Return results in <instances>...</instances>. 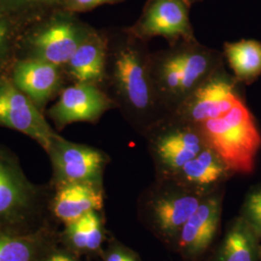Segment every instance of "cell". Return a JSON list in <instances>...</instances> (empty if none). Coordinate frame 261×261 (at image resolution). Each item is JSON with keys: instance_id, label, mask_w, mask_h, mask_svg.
Here are the masks:
<instances>
[{"instance_id": "obj_13", "label": "cell", "mask_w": 261, "mask_h": 261, "mask_svg": "<svg viewBox=\"0 0 261 261\" xmlns=\"http://www.w3.org/2000/svg\"><path fill=\"white\" fill-rule=\"evenodd\" d=\"M113 108L115 103L102 86L75 83L61 92L48 114L58 127L63 128L76 122L98 121Z\"/></svg>"}, {"instance_id": "obj_18", "label": "cell", "mask_w": 261, "mask_h": 261, "mask_svg": "<svg viewBox=\"0 0 261 261\" xmlns=\"http://www.w3.org/2000/svg\"><path fill=\"white\" fill-rule=\"evenodd\" d=\"M261 240L240 216L229 224L211 261H259Z\"/></svg>"}, {"instance_id": "obj_1", "label": "cell", "mask_w": 261, "mask_h": 261, "mask_svg": "<svg viewBox=\"0 0 261 261\" xmlns=\"http://www.w3.org/2000/svg\"><path fill=\"white\" fill-rule=\"evenodd\" d=\"M109 36L103 84L132 128L141 137L169 116L159 100L151 72L148 43L132 35L126 28Z\"/></svg>"}, {"instance_id": "obj_22", "label": "cell", "mask_w": 261, "mask_h": 261, "mask_svg": "<svg viewBox=\"0 0 261 261\" xmlns=\"http://www.w3.org/2000/svg\"><path fill=\"white\" fill-rule=\"evenodd\" d=\"M0 7L28 25L63 10L62 0H0Z\"/></svg>"}, {"instance_id": "obj_28", "label": "cell", "mask_w": 261, "mask_h": 261, "mask_svg": "<svg viewBox=\"0 0 261 261\" xmlns=\"http://www.w3.org/2000/svg\"><path fill=\"white\" fill-rule=\"evenodd\" d=\"M186 1L189 3V5L192 7V5H194V4H196V3H198V2H201L202 0H186Z\"/></svg>"}, {"instance_id": "obj_3", "label": "cell", "mask_w": 261, "mask_h": 261, "mask_svg": "<svg viewBox=\"0 0 261 261\" xmlns=\"http://www.w3.org/2000/svg\"><path fill=\"white\" fill-rule=\"evenodd\" d=\"M198 127L207 145L223 159L234 174H251L254 170L261 135L243 99L223 115Z\"/></svg>"}, {"instance_id": "obj_17", "label": "cell", "mask_w": 261, "mask_h": 261, "mask_svg": "<svg viewBox=\"0 0 261 261\" xmlns=\"http://www.w3.org/2000/svg\"><path fill=\"white\" fill-rule=\"evenodd\" d=\"M53 210L56 218L71 224L89 212L101 211L103 205L102 184L73 182L57 185Z\"/></svg>"}, {"instance_id": "obj_27", "label": "cell", "mask_w": 261, "mask_h": 261, "mask_svg": "<svg viewBox=\"0 0 261 261\" xmlns=\"http://www.w3.org/2000/svg\"><path fill=\"white\" fill-rule=\"evenodd\" d=\"M45 261H79L75 257L65 253H56L47 257Z\"/></svg>"}, {"instance_id": "obj_23", "label": "cell", "mask_w": 261, "mask_h": 261, "mask_svg": "<svg viewBox=\"0 0 261 261\" xmlns=\"http://www.w3.org/2000/svg\"><path fill=\"white\" fill-rule=\"evenodd\" d=\"M28 25L0 7V68L4 65Z\"/></svg>"}, {"instance_id": "obj_6", "label": "cell", "mask_w": 261, "mask_h": 261, "mask_svg": "<svg viewBox=\"0 0 261 261\" xmlns=\"http://www.w3.org/2000/svg\"><path fill=\"white\" fill-rule=\"evenodd\" d=\"M95 28L76 17V14L58 10L27 28L29 58L40 59L64 68L77 47Z\"/></svg>"}, {"instance_id": "obj_5", "label": "cell", "mask_w": 261, "mask_h": 261, "mask_svg": "<svg viewBox=\"0 0 261 261\" xmlns=\"http://www.w3.org/2000/svg\"><path fill=\"white\" fill-rule=\"evenodd\" d=\"M156 179L172 178L190 160L205 149L198 126L169 115L154 125L145 136Z\"/></svg>"}, {"instance_id": "obj_12", "label": "cell", "mask_w": 261, "mask_h": 261, "mask_svg": "<svg viewBox=\"0 0 261 261\" xmlns=\"http://www.w3.org/2000/svg\"><path fill=\"white\" fill-rule=\"evenodd\" d=\"M224 189L205 196L180 230L174 248L187 261L200 259L219 232Z\"/></svg>"}, {"instance_id": "obj_14", "label": "cell", "mask_w": 261, "mask_h": 261, "mask_svg": "<svg viewBox=\"0 0 261 261\" xmlns=\"http://www.w3.org/2000/svg\"><path fill=\"white\" fill-rule=\"evenodd\" d=\"M232 175L233 172L223 159L207 146L169 179H173L199 195L208 196L223 189L225 182Z\"/></svg>"}, {"instance_id": "obj_20", "label": "cell", "mask_w": 261, "mask_h": 261, "mask_svg": "<svg viewBox=\"0 0 261 261\" xmlns=\"http://www.w3.org/2000/svg\"><path fill=\"white\" fill-rule=\"evenodd\" d=\"M65 238L75 252H98L105 239L103 221L99 211L89 212L75 222L66 224Z\"/></svg>"}, {"instance_id": "obj_11", "label": "cell", "mask_w": 261, "mask_h": 261, "mask_svg": "<svg viewBox=\"0 0 261 261\" xmlns=\"http://www.w3.org/2000/svg\"><path fill=\"white\" fill-rule=\"evenodd\" d=\"M47 152L57 185L73 182L102 184L103 169L109 162L103 151L68 141L59 136Z\"/></svg>"}, {"instance_id": "obj_25", "label": "cell", "mask_w": 261, "mask_h": 261, "mask_svg": "<svg viewBox=\"0 0 261 261\" xmlns=\"http://www.w3.org/2000/svg\"><path fill=\"white\" fill-rule=\"evenodd\" d=\"M126 0H62L63 10L73 14L89 12L106 4H118Z\"/></svg>"}, {"instance_id": "obj_2", "label": "cell", "mask_w": 261, "mask_h": 261, "mask_svg": "<svg viewBox=\"0 0 261 261\" xmlns=\"http://www.w3.org/2000/svg\"><path fill=\"white\" fill-rule=\"evenodd\" d=\"M223 53L198 42L180 41L152 51L151 72L159 100L171 115L196 87L224 64Z\"/></svg>"}, {"instance_id": "obj_29", "label": "cell", "mask_w": 261, "mask_h": 261, "mask_svg": "<svg viewBox=\"0 0 261 261\" xmlns=\"http://www.w3.org/2000/svg\"><path fill=\"white\" fill-rule=\"evenodd\" d=\"M259 261H261V252H260V257H259Z\"/></svg>"}, {"instance_id": "obj_10", "label": "cell", "mask_w": 261, "mask_h": 261, "mask_svg": "<svg viewBox=\"0 0 261 261\" xmlns=\"http://www.w3.org/2000/svg\"><path fill=\"white\" fill-rule=\"evenodd\" d=\"M0 126L27 135L46 151L59 137L37 106L4 76H0Z\"/></svg>"}, {"instance_id": "obj_8", "label": "cell", "mask_w": 261, "mask_h": 261, "mask_svg": "<svg viewBox=\"0 0 261 261\" xmlns=\"http://www.w3.org/2000/svg\"><path fill=\"white\" fill-rule=\"evenodd\" d=\"M237 83L223 64L199 84L171 115L196 126L217 118L242 99Z\"/></svg>"}, {"instance_id": "obj_4", "label": "cell", "mask_w": 261, "mask_h": 261, "mask_svg": "<svg viewBox=\"0 0 261 261\" xmlns=\"http://www.w3.org/2000/svg\"><path fill=\"white\" fill-rule=\"evenodd\" d=\"M205 196L173 179H156L140 199L141 219L160 240L174 247L181 228Z\"/></svg>"}, {"instance_id": "obj_7", "label": "cell", "mask_w": 261, "mask_h": 261, "mask_svg": "<svg viewBox=\"0 0 261 261\" xmlns=\"http://www.w3.org/2000/svg\"><path fill=\"white\" fill-rule=\"evenodd\" d=\"M39 193L19 163L0 150V233L19 230L37 211Z\"/></svg>"}, {"instance_id": "obj_26", "label": "cell", "mask_w": 261, "mask_h": 261, "mask_svg": "<svg viewBox=\"0 0 261 261\" xmlns=\"http://www.w3.org/2000/svg\"><path fill=\"white\" fill-rule=\"evenodd\" d=\"M105 261H141L140 256L122 245H113L105 254Z\"/></svg>"}, {"instance_id": "obj_9", "label": "cell", "mask_w": 261, "mask_h": 261, "mask_svg": "<svg viewBox=\"0 0 261 261\" xmlns=\"http://www.w3.org/2000/svg\"><path fill=\"white\" fill-rule=\"evenodd\" d=\"M190 9L186 0H147L140 18L126 29L146 43L157 37L165 38L168 45L196 40Z\"/></svg>"}, {"instance_id": "obj_21", "label": "cell", "mask_w": 261, "mask_h": 261, "mask_svg": "<svg viewBox=\"0 0 261 261\" xmlns=\"http://www.w3.org/2000/svg\"><path fill=\"white\" fill-rule=\"evenodd\" d=\"M43 248L38 234L0 233V261H38Z\"/></svg>"}, {"instance_id": "obj_15", "label": "cell", "mask_w": 261, "mask_h": 261, "mask_svg": "<svg viewBox=\"0 0 261 261\" xmlns=\"http://www.w3.org/2000/svg\"><path fill=\"white\" fill-rule=\"evenodd\" d=\"M11 81L38 108H43L61 85V68L40 59H22L13 67Z\"/></svg>"}, {"instance_id": "obj_24", "label": "cell", "mask_w": 261, "mask_h": 261, "mask_svg": "<svg viewBox=\"0 0 261 261\" xmlns=\"http://www.w3.org/2000/svg\"><path fill=\"white\" fill-rule=\"evenodd\" d=\"M261 240V186L247 194L239 215Z\"/></svg>"}, {"instance_id": "obj_19", "label": "cell", "mask_w": 261, "mask_h": 261, "mask_svg": "<svg viewBox=\"0 0 261 261\" xmlns=\"http://www.w3.org/2000/svg\"><path fill=\"white\" fill-rule=\"evenodd\" d=\"M223 56L238 83H252L261 75V44L254 40L224 43Z\"/></svg>"}, {"instance_id": "obj_16", "label": "cell", "mask_w": 261, "mask_h": 261, "mask_svg": "<svg viewBox=\"0 0 261 261\" xmlns=\"http://www.w3.org/2000/svg\"><path fill=\"white\" fill-rule=\"evenodd\" d=\"M109 36L94 29L64 66L75 83L102 86L106 75Z\"/></svg>"}]
</instances>
